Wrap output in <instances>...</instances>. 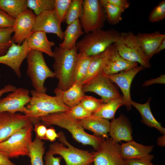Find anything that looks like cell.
<instances>
[{"instance_id": "obj_1", "label": "cell", "mask_w": 165, "mask_h": 165, "mask_svg": "<svg viewBox=\"0 0 165 165\" xmlns=\"http://www.w3.org/2000/svg\"><path fill=\"white\" fill-rule=\"evenodd\" d=\"M39 119L46 126L55 125L67 130L76 141L83 145H90L95 150L103 138L86 133L79 120L70 116L64 112L50 114Z\"/></svg>"}, {"instance_id": "obj_2", "label": "cell", "mask_w": 165, "mask_h": 165, "mask_svg": "<svg viewBox=\"0 0 165 165\" xmlns=\"http://www.w3.org/2000/svg\"><path fill=\"white\" fill-rule=\"evenodd\" d=\"M55 77L58 80L57 88L65 90L74 82L75 69L78 52L76 45L67 49L56 46L53 51Z\"/></svg>"}, {"instance_id": "obj_3", "label": "cell", "mask_w": 165, "mask_h": 165, "mask_svg": "<svg viewBox=\"0 0 165 165\" xmlns=\"http://www.w3.org/2000/svg\"><path fill=\"white\" fill-rule=\"evenodd\" d=\"M31 97L26 105L24 114L33 123L40 121L39 118L50 114L69 111L71 108L65 105L58 96H51L46 93L30 91Z\"/></svg>"}, {"instance_id": "obj_4", "label": "cell", "mask_w": 165, "mask_h": 165, "mask_svg": "<svg viewBox=\"0 0 165 165\" xmlns=\"http://www.w3.org/2000/svg\"><path fill=\"white\" fill-rule=\"evenodd\" d=\"M120 33L113 29L107 30L101 29L86 34L76 43L78 53L89 57L104 53L116 42Z\"/></svg>"}, {"instance_id": "obj_5", "label": "cell", "mask_w": 165, "mask_h": 165, "mask_svg": "<svg viewBox=\"0 0 165 165\" xmlns=\"http://www.w3.org/2000/svg\"><path fill=\"white\" fill-rule=\"evenodd\" d=\"M59 142L49 146V150L54 155H58L64 160L66 165H91L94 160L92 152L72 145L62 131L58 133Z\"/></svg>"}, {"instance_id": "obj_6", "label": "cell", "mask_w": 165, "mask_h": 165, "mask_svg": "<svg viewBox=\"0 0 165 165\" xmlns=\"http://www.w3.org/2000/svg\"><path fill=\"white\" fill-rule=\"evenodd\" d=\"M26 58L27 74L34 90L38 92L46 93L47 89L44 86V82L48 78L55 77L54 72L47 66L42 52L31 50Z\"/></svg>"}, {"instance_id": "obj_7", "label": "cell", "mask_w": 165, "mask_h": 165, "mask_svg": "<svg viewBox=\"0 0 165 165\" xmlns=\"http://www.w3.org/2000/svg\"><path fill=\"white\" fill-rule=\"evenodd\" d=\"M114 44L119 54L126 60L139 63L144 68L151 67L149 61L143 53L136 35L132 32L120 33Z\"/></svg>"}, {"instance_id": "obj_8", "label": "cell", "mask_w": 165, "mask_h": 165, "mask_svg": "<svg viewBox=\"0 0 165 165\" xmlns=\"http://www.w3.org/2000/svg\"><path fill=\"white\" fill-rule=\"evenodd\" d=\"M33 123L11 135L5 141L0 142V150L9 158L20 156H28L29 147L32 141Z\"/></svg>"}, {"instance_id": "obj_9", "label": "cell", "mask_w": 165, "mask_h": 165, "mask_svg": "<svg viewBox=\"0 0 165 165\" xmlns=\"http://www.w3.org/2000/svg\"><path fill=\"white\" fill-rule=\"evenodd\" d=\"M79 19L84 33L102 29L106 16L100 0H83L82 12Z\"/></svg>"}, {"instance_id": "obj_10", "label": "cell", "mask_w": 165, "mask_h": 165, "mask_svg": "<svg viewBox=\"0 0 165 165\" xmlns=\"http://www.w3.org/2000/svg\"><path fill=\"white\" fill-rule=\"evenodd\" d=\"M91 152L94 157L91 165H127L120 155V145L108 137L103 138L97 149Z\"/></svg>"}, {"instance_id": "obj_11", "label": "cell", "mask_w": 165, "mask_h": 165, "mask_svg": "<svg viewBox=\"0 0 165 165\" xmlns=\"http://www.w3.org/2000/svg\"><path fill=\"white\" fill-rule=\"evenodd\" d=\"M82 86L85 93L96 94L101 97L104 103L118 99L121 96L109 78L102 72Z\"/></svg>"}, {"instance_id": "obj_12", "label": "cell", "mask_w": 165, "mask_h": 165, "mask_svg": "<svg viewBox=\"0 0 165 165\" xmlns=\"http://www.w3.org/2000/svg\"><path fill=\"white\" fill-rule=\"evenodd\" d=\"M32 123V120L24 114L7 112L0 113V142Z\"/></svg>"}, {"instance_id": "obj_13", "label": "cell", "mask_w": 165, "mask_h": 165, "mask_svg": "<svg viewBox=\"0 0 165 165\" xmlns=\"http://www.w3.org/2000/svg\"><path fill=\"white\" fill-rule=\"evenodd\" d=\"M138 63L127 60L119 53L114 44L105 51L102 72L106 75L127 71L138 66Z\"/></svg>"}, {"instance_id": "obj_14", "label": "cell", "mask_w": 165, "mask_h": 165, "mask_svg": "<svg viewBox=\"0 0 165 165\" xmlns=\"http://www.w3.org/2000/svg\"><path fill=\"white\" fill-rule=\"evenodd\" d=\"M27 89L19 87L0 99V113H24L25 106L29 102L31 97Z\"/></svg>"}, {"instance_id": "obj_15", "label": "cell", "mask_w": 165, "mask_h": 165, "mask_svg": "<svg viewBox=\"0 0 165 165\" xmlns=\"http://www.w3.org/2000/svg\"><path fill=\"white\" fill-rule=\"evenodd\" d=\"M36 15L30 9L22 13L15 19L13 27L14 34L13 42L21 45L33 32L32 28Z\"/></svg>"}, {"instance_id": "obj_16", "label": "cell", "mask_w": 165, "mask_h": 165, "mask_svg": "<svg viewBox=\"0 0 165 165\" xmlns=\"http://www.w3.org/2000/svg\"><path fill=\"white\" fill-rule=\"evenodd\" d=\"M31 50L26 40L21 45L13 42L6 53L4 55L0 56V64L9 67L18 78H20L21 64L24 60L26 58Z\"/></svg>"}, {"instance_id": "obj_17", "label": "cell", "mask_w": 165, "mask_h": 165, "mask_svg": "<svg viewBox=\"0 0 165 165\" xmlns=\"http://www.w3.org/2000/svg\"><path fill=\"white\" fill-rule=\"evenodd\" d=\"M32 30L33 32L40 31L54 34L62 40L64 38V32L55 9L43 12L36 16Z\"/></svg>"}, {"instance_id": "obj_18", "label": "cell", "mask_w": 165, "mask_h": 165, "mask_svg": "<svg viewBox=\"0 0 165 165\" xmlns=\"http://www.w3.org/2000/svg\"><path fill=\"white\" fill-rule=\"evenodd\" d=\"M144 68L140 65L129 70L119 73L106 75L112 82L119 87L123 94V97L127 110L131 109L130 89L132 81L136 75Z\"/></svg>"}, {"instance_id": "obj_19", "label": "cell", "mask_w": 165, "mask_h": 165, "mask_svg": "<svg viewBox=\"0 0 165 165\" xmlns=\"http://www.w3.org/2000/svg\"><path fill=\"white\" fill-rule=\"evenodd\" d=\"M131 125L128 119L123 114L112 119L110 123L109 134L115 142H126L133 140Z\"/></svg>"}, {"instance_id": "obj_20", "label": "cell", "mask_w": 165, "mask_h": 165, "mask_svg": "<svg viewBox=\"0 0 165 165\" xmlns=\"http://www.w3.org/2000/svg\"><path fill=\"white\" fill-rule=\"evenodd\" d=\"M120 155L125 160L133 159H150L154 156L149 154L153 149V145L146 146L133 140L120 145Z\"/></svg>"}, {"instance_id": "obj_21", "label": "cell", "mask_w": 165, "mask_h": 165, "mask_svg": "<svg viewBox=\"0 0 165 165\" xmlns=\"http://www.w3.org/2000/svg\"><path fill=\"white\" fill-rule=\"evenodd\" d=\"M136 36L143 53L149 61L156 54L158 46L165 38V35L159 31L148 33H139Z\"/></svg>"}, {"instance_id": "obj_22", "label": "cell", "mask_w": 165, "mask_h": 165, "mask_svg": "<svg viewBox=\"0 0 165 165\" xmlns=\"http://www.w3.org/2000/svg\"><path fill=\"white\" fill-rule=\"evenodd\" d=\"M79 120L83 128L91 131L94 135L103 138L108 137L110 123L109 120L92 115Z\"/></svg>"}, {"instance_id": "obj_23", "label": "cell", "mask_w": 165, "mask_h": 165, "mask_svg": "<svg viewBox=\"0 0 165 165\" xmlns=\"http://www.w3.org/2000/svg\"><path fill=\"white\" fill-rule=\"evenodd\" d=\"M54 92L63 103L71 108L80 103L85 95L82 85L80 83H74L67 90H61L57 87Z\"/></svg>"}, {"instance_id": "obj_24", "label": "cell", "mask_w": 165, "mask_h": 165, "mask_svg": "<svg viewBox=\"0 0 165 165\" xmlns=\"http://www.w3.org/2000/svg\"><path fill=\"white\" fill-rule=\"evenodd\" d=\"M26 40L31 50H36L53 57L52 48L55 46V43L48 40L46 33L40 31L34 32Z\"/></svg>"}, {"instance_id": "obj_25", "label": "cell", "mask_w": 165, "mask_h": 165, "mask_svg": "<svg viewBox=\"0 0 165 165\" xmlns=\"http://www.w3.org/2000/svg\"><path fill=\"white\" fill-rule=\"evenodd\" d=\"M151 100V98H149L144 104L139 103L132 100L131 105L140 113L142 123L149 127L155 128L163 135L165 134V128L155 119L152 112L150 105Z\"/></svg>"}, {"instance_id": "obj_26", "label": "cell", "mask_w": 165, "mask_h": 165, "mask_svg": "<svg viewBox=\"0 0 165 165\" xmlns=\"http://www.w3.org/2000/svg\"><path fill=\"white\" fill-rule=\"evenodd\" d=\"M64 32L63 42L59 44V47L65 49H70L76 45L78 39L84 33L79 19L68 25Z\"/></svg>"}, {"instance_id": "obj_27", "label": "cell", "mask_w": 165, "mask_h": 165, "mask_svg": "<svg viewBox=\"0 0 165 165\" xmlns=\"http://www.w3.org/2000/svg\"><path fill=\"white\" fill-rule=\"evenodd\" d=\"M125 103L123 96L109 102L104 103L100 108L92 114V116L109 120L114 118L116 110Z\"/></svg>"}, {"instance_id": "obj_28", "label": "cell", "mask_w": 165, "mask_h": 165, "mask_svg": "<svg viewBox=\"0 0 165 165\" xmlns=\"http://www.w3.org/2000/svg\"><path fill=\"white\" fill-rule=\"evenodd\" d=\"M28 8L27 0H0V9L15 19Z\"/></svg>"}, {"instance_id": "obj_29", "label": "cell", "mask_w": 165, "mask_h": 165, "mask_svg": "<svg viewBox=\"0 0 165 165\" xmlns=\"http://www.w3.org/2000/svg\"><path fill=\"white\" fill-rule=\"evenodd\" d=\"M44 143L37 137L32 141L29 147L28 156L30 158L31 165H44L43 159L45 150Z\"/></svg>"}, {"instance_id": "obj_30", "label": "cell", "mask_w": 165, "mask_h": 165, "mask_svg": "<svg viewBox=\"0 0 165 165\" xmlns=\"http://www.w3.org/2000/svg\"><path fill=\"white\" fill-rule=\"evenodd\" d=\"M105 51L101 54L91 57L86 74L81 82L82 85L102 73Z\"/></svg>"}, {"instance_id": "obj_31", "label": "cell", "mask_w": 165, "mask_h": 165, "mask_svg": "<svg viewBox=\"0 0 165 165\" xmlns=\"http://www.w3.org/2000/svg\"><path fill=\"white\" fill-rule=\"evenodd\" d=\"M106 13V19L108 23L115 25L122 20V16L125 10L109 3L106 0H100Z\"/></svg>"}, {"instance_id": "obj_32", "label": "cell", "mask_w": 165, "mask_h": 165, "mask_svg": "<svg viewBox=\"0 0 165 165\" xmlns=\"http://www.w3.org/2000/svg\"><path fill=\"white\" fill-rule=\"evenodd\" d=\"M91 57L82 56L78 53L75 69L74 83H78L81 84L86 74Z\"/></svg>"}, {"instance_id": "obj_33", "label": "cell", "mask_w": 165, "mask_h": 165, "mask_svg": "<svg viewBox=\"0 0 165 165\" xmlns=\"http://www.w3.org/2000/svg\"><path fill=\"white\" fill-rule=\"evenodd\" d=\"M28 8L36 16L41 13L55 9V0H27Z\"/></svg>"}, {"instance_id": "obj_34", "label": "cell", "mask_w": 165, "mask_h": 165, "mask_svg": "<svg viewBox=\"0 0 165 165\" xmlns=\"http://www.w3.org/2000/svg\"><path fill=\"white\" fill-rule=\"evenodd\" d=\"M83 0H72L66 15L65 22L67 25L79 19L82 10Z\"/></svg>"}, {"instance_id": "obj_35", "label": "cell", "mask_w": 165, "mask_h": 165, "mask_svg": "<svg viewBox=\"0 0 165 165\" xmlns=\"http://www.w3.org/2000/svg\"><path fill=\"white\" fill-rule=\"evenodd\" d=\"M13 33V28H0V56L5 54L11 46Z\"/></svg>"}, {"instance_id": "obj_36", "label": "cell", "mask_w": 165, "mask_h": 165, "mask_svg": "<svg viewBox=\"0 0 165 165\" xmlns=\"http://www.w3.org/2000/svg\"><path fill=\"white\" fill-rule=\"evenodd\" d=\"M80 103L86 109L93 113L100 108L104 102L101 99L85 95Z\"/></svg>"}, {"instance_id": "obj_37", "label": "cell", "mask_w": 165, "mask_h": 165, "mask_svg": "<svg viewBox=\"0 0 165 165\" xmlns=\"http://www.w3.org/2000/svg\"><path fill=\"white\" fill-rule=\"evenodd\" d=\"M72 0H55V10L61 24L65 21L67 13Z\"/></svg>"}, {"instance_id": "obj_38", "label": "cell", "mask_w": 165, "mask_h": 165, "mask_svg": "<svg viewBox=\"0 0 165 165\" xmlns=\"http://www.w3.org/2000/svg\"><path fill=\"white\" fill-rule=\"evenodd\" d=\"M70 116L76 119L81 120L91 116L93 113L88 111L79 103L64 112Z\"/></svg>"}, {"instance_id": "obj_39", "label": "cell", "mask_w": 165, "mask_h": 165, "mask_svg": "<svg viewBox=\"0 0 165 165\" xmlns=\"http://www.w3.org/2000/svg\"><path fill=\"white\" fill-rule=\"evenodd\" d=\"M165 18V1L160 2L153 9L148 16L149 21L158 22Z\"/></svg>"}, {"instance_id": "obj_40", "label": "cell", "mask_w": 165, "mask_h": 165, "mask_svg": "<svg viewBox=\"0 0 165 165\" xmlns=\"http://www.w3.org/2000/svg\"><path fill=\"white\" fill-rule=\"evenodd\" d=\"M15 19L6 12L0 9V28H13Z\"/></svg>"}, {"instance_id": "obj_41", "label": "cell", "mask_w": 165, "mask_h": 165, "mask_svg": "<svg viewBox=\"0 0 165 165\" xmlns=\"http://www.w3.org/2000/svg\"><path fill=\"white\" fill-rule=\"evenodd\" d=\"M34 131L36 137L42 140H46V126L39 121L35 123Z\"/></svg>"}, {"instance_id": "obj_42", "label": "cell", "mask_w": 165, "mask_h": 165, "mask_svg": "<svg viewBox=\"0 0 165 165\" xmlns=\"http://www.w3.org/2000/svg\"><path fill=\"white\" fill-rule=\"evenodd\" d=\"M44 165H61L62 159L61 157H55L49 150L47 151L44 157Z\"/></svg>"}, {"instance_id": "obj_43", "label": "cell", "mask_w": 165, "mask_h": 165, "mask_svg": "<svg viewBox=\"0 0 165 165\" xmlns=\"http://www.w3.org/2000/svg\"><path fill=\"white\" fill-rule=\"evenodd\" d=\"M150 159H133L125 160L127 165H155Z\"/></svg>"}, {"instance_id": "obj_44", "label": "cell", "mask_w": 165, "mask_h": 165, "mask_svg": "<svg viewBox=\"0 0 165 165\" xmlns=\"http://www.w3.org/2000/svg\"><path fill=\"white\" fill-rule=\"evenodd\" d=\"M109 3L125 10L130 6V3L127 0H106Z\"/></svg>"}, {"instance_id": "obj_45", "label": "cell", "mask_w": 165, "mask_h": 165, "mask_svg": "<svg viewBox=\"0 0 165 165\" xmlns=\"http://www.w3.org/2000/svg\"><path fill=\"white\" fill-rule=\"evenodd\" d=\"M165 83V74L161 75L158 77L145 81L143 84V86H148L154 84H163Z\"/></svg>"}, {"instance_id": "obj_46", "label": "cell", "mask_w": 165, "mask_h": 165, "mask_svg": "<svg viewBox=\"0 0 165 165\" xmlns=\"http://www.w3.org/2000/svg\"><path fill=\"white\" fill-rule=\"evenodd\" d=\"M58 137V134L56 133V130L53 127H50L47 129L46 136V140L53 142L56 141Z\"/></svg>"}, {"instance_id": "obj_47", "label": "cell", "mask_w": 165, "mask_h": 165, "mask_svg": "<svg viewBox=\"0 0 165 165\" xmlns=\"http://www.w3.org/2000/svg\"><path fill=\"white\" fill-rule=\"evenodd\" d=\"M9 159L5 153L0 150V165H16Z\"/></svg>"}, {"instance_id": "obj_48", "label": "cell", "mask_w": 165, "mask_h": 165, "mask_svg": "<svg viewBox=\"0 0 165 165\" xmlns=\"http://www.w3.org/2000/svg\"><path fill=\"white\" fill-rule=\"evenodd\" d=\"M16 89V87L10 84L5 85L3 87L0 89V99L2 95L7 93L12 92Z\"/></svg>"}, {"instance_id": "obj_49", "label": "cell", "mask_w": 165, "mask_h": 165, "mask_svg": "<svg viewBox=\"0 0 165 165\" xmlns=\"http://www.w3.org/2000/svg\"><path fill=\"white\" fill-rule=\"evenodd\" d=\"M165 134L158 138L156 140L158 145L161 147H164L165 145Z\"/></svg>"}, {"instance_id": "obj_50", "label": "cell", "mask_w": 165, "mask_h": 165, "mask_svg": "<svg viewBox=\"0 0 165 165\" xmlns=\"http://www.w3.org/2000/svg\"><path fill=\"white\" fill-rule=\"evenodd\" d=\"M165 48V38L164 39L162 42L161 43L159 46H158L156 54L159 53L161 51L164 50Z\"/></svg>"}, {"instance_id": "obj_51", "label": "cell", "mask_w": 165, "mask_h": 165, "mask_svg": "<svg viewBox=\"0 0 165 165\" xmlns=\"http://www.w3.org/2000/svg\"><path fill=\"white\" fill-rule=\"evenodd\" d=\"M1 76V74H0V76Z\"/></svg>"}]
</instances>
